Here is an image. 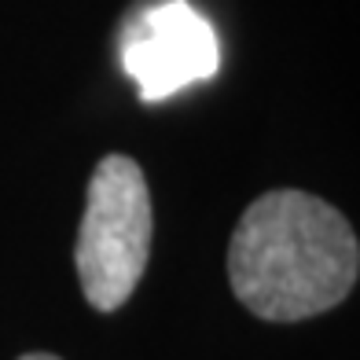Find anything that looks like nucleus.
<instances>
[{"label": "nucleus", "instance_id": "obj_1", "mask_svg": "<svg viewBox=\"0 0 360 360\" xmlns=\"http://www.w3.org/2000/svg\"><path fill=\"white\" fill-rule=\"evenodd\" d=\"M360 247L342 210L298 188L254 199L228 243V280L254 316L294 323L320 316L356 283Z\"/></svg>", "mask_w": 360, "mask_h": 360}, {"label": "nucleus", "instance_id": "obj_2", "mask_svg": "<svg viewBox=\"0 0 360 360\" xmlns=\"http://www.w3.org/2000/svg\"><path fill=\"white\" fill-rule=\"evenodd\" d=\"M151 191L129 155H107L92 169L77 232V280L92 309L114 313L129 302L151 254Z\"/></svg>", "mask_w": 360, "mask_h": 360}, {"label": "nucleus", "instance_id": "obj_3", "mask_svg": "<svg viewBox=\"0 0 360 360\" xmlns=\"http://www.w3.org/2000/svg\"><path fill=\"white\" fill-rule=\"evenodd\" d=\"M122 67L136 81L140 100L158 103L195 81L214 77L221 67V44L210 19L188 0H162L125 22Z\"/></svg>", "mask_w": 360, "mask_h": 360}, {"label": "nucleus", "instance_id": "obj_4", "mask_svg": "<svg viewBox=\"0 0 360 360\" xmlns=\"http://www.w3.org/2000/svg\"><path fill=\"white\" fill-rule=\"evenodd\" d=\"M19 360H59V356H52V353H26V356H19Z\"/></svg>", "mask_w": 360, "mask_h": 360}]
</instances>
